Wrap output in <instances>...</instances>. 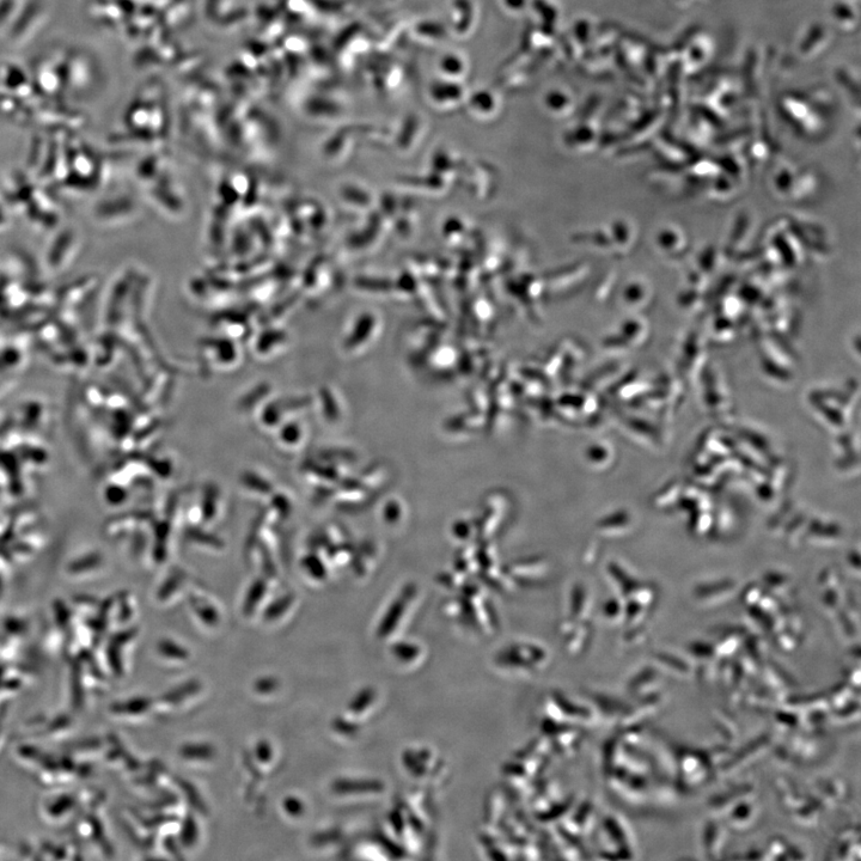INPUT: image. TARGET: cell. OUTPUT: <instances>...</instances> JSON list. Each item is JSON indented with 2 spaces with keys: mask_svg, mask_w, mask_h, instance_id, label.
Instances as JSON below:
<instances>
[{
  "mask_svg": "<svg viewBox=\"0 0 861 861\" xmlns=\"http://www.w3.org/2000/svg\"><path fill=\"white\" fill-rule=\"evenodd\" d=\"M333 728L334 730H337L339 734L346 736L356 735L358 732V725L347 722V720L341 718L334 719Z\"/></svg>",
  "mask_w": 861,
  "mask_h": 861,
  "instance_id": "8",
  "label": "cell"
},
{
  "mask_svg": "<svg viewBox=\"0 0 861 861\" xmlns=\"http://www.w3.org/2000/svg\"><path fill=\"white\" fill-rule=\"evenodd\" d=\"M200 683L198 681H189L187 683H183L182 686L177 687L176 689L169 692L166 696H164V701L170 702V704H180L183 700L189 698V696H193L197 694L200 690Z\"/></svg>",
  "mask_w": 861,
  "mask_h": 861,
  "instance_id": "3",
  "label": "cell"
},
{
  "mask_svg": "<svg viewBox=\"0 0 861 861\" xmlns=\"http://www.w3.org/2000/svg\"><path fill=\"white\" fill-rule=\"evenodd\" d=\"M255 755L262 763L271 762L273 757V750L271 744L266 741H261L260 743H258V746H256L255 749Z\"/></svg>",
  "mask_w": 861,
  "mask_h": 861,
  "instance_id": "10",
  "label": "cell"
},
{
  "mask_svg": "<svg viewBox=\"0 0 861 861\" xmlns=\"http://www.w3.org/2000/svg\"><path fill=\"white\" fill-rule=\"evenodd\" d=\"M283 806L287 814L293 817L302 816L305 810L304 804L301 799H298L296 797L285 798Z\"/></svg>",
  "mask_w": 861,
  "mask_h": 861,
  "instance_id": "7",
  "label": "cell"
},
{
  "mask_svg": "<svg viewBox=\"0 0 861 861\" xmlns=\"http://www.w3.org/2000/svg\"><path fill=\"white\" fill-rule=\"evenodd\" d=\"M254 688L260 694H271L278 688V681L273 677H264L255 682Z\"/></svg>",
  "mask_w": 861,
  "mask_h": 861,
  "instance_id": "9",
  "label": "cell"
},
{
  "mask_svg": "<svg viewBox=\"0 0 861 861\" xmlns=\"http://www.w3.org/2000/svg\"><path fill=\"white\" fill-rule=\"evenodd\" d=\"M160 651L162 655L169 658L180 659V661H185V659L189 657L188 650L183 646L177 645L174 641H162Z\"/></svg>",
  "mask_w": 861,
  "mask_h": 861,
  "instance_id": "6",
  "label": "cell"
},
{
  "mask_svg": "<svg viewBox=\"0 0 861 861\" xmlns=\"http://www.w3.org/2000/svg\"><path fill=\"white\" fill-rule=\"evenodd\" d=\"M180 753L186 760L209 761L215 757L216 750L210 744L189 743L181 748Z\"/></svg>",
  "mask_w": 861,
  "mask_h": 861,
  "instance_id": "2",
  "label": "cell"
},
{
  "mask_svg": "<svg viewBox=\"0 0 861 861\" xmlns=\"http://www.w3.org/2000/svg\"><path fill=\"white\" fill-rule=\"evenodd\" d=\"M374 699L375 690H372L371 688H365L362 690V692H359L356 695V698L351 701L350 711L357 714L362 713L372 704V701H374Z\"/></svg>",
  "mask_w": 861,
  "mask_h": 861,
  "instance_id": "5",
  "label": "cell"
},
{
  "mask_svg": "<svg viewBox=\"0 0 861 861\" xmlns=\"http://www.w3.org/2000/svg\"><path fill=\"white\" fill-rule=\"evenodd\" d=\"M181 844L185 847H193L199 839V828L193 816H187L183 821L181 830Z\"/></svg>",
  "mask_w": 861,
  "mask_h": 861,
  "instance_id": "4",
  "label": "cell"
},
{
  "mask_svg": "<svg viewBox=\"0 0 861 861\" xmlns=\"http://www.w3.org/2000/svg\"><path fill=\"white\" fill-rule=\"evenodd\" d=\"M382 789V783L374 779H338L332 785V790L338 795L380 792Z\"/></svg>",
  "mask_w": 861,
  "mask_h": 861,
  "instance_id": "1",
  "label": "cell"
}]
</instances>
